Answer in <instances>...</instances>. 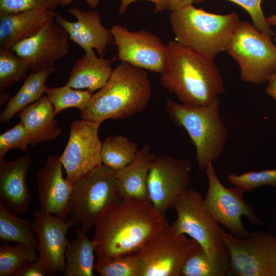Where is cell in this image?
<instances>
[{
	"label": "cell",
	"mask_w": 276,
	"mask_h": 276,
	"mask_svg": "<svg viewBox=\"0 0 276 276\" xmlns=\"http://www.w3.org/2000/svg\"><path fill=\"white\" fill-rule=\"evenodd\" d=\"M167 222L150 201L125 198L109 204L94 226L97 261L136 253Z\"/></svg>",
	"instance_id": "1"
},
{
	"label": "cell",
	"mask_w": 276,
	"mask_h": 276,
	"mask_svg": "<svg viewBox=\"0 0 276 276\" xmlns=\"http://www.w3.org/2000/svg\"><path fill=\"white\" fill-rule=\"evenodd\" d=\"M166 45L167 60L160 74L162 85L188 106H204L218 99L224 86L214 59L176 41L171 40Z\"/></svg>",
	"instance_id": "2"
},
{
	"label": "cell",
	"mask_w": 276,
	"mask_h": 276,
	"mask_svg": "<svg viewBox=\"0 0 276 276\" xmlns=\"http://www.w3.org/2000/svg\"><path fill=\"white\" fill-rule=\"evenodd\" d=\"M152 94L146 71L121 62L112 70L106 84L95 94L81 119L102 123L133 116L147 106Z\"/></svg>",
	"instance_id": "3"
},
{
	"label": "cell",
	"mask_w": 276,
	"mask_h": 276,
	"mask_svg": "<svg viewBox=\"0 0 276 276\" xmlns=\"http://www.w3.org/2000/svg\"><path fill=\"white\" fill-rule=\"evenodd\" d=\"M170 21L176 41L214 59L226 51L240 20L235 12L214 14L190 4L171 11Z\"/></svg>",
	"instance_id": "4"
},
{
	"label": "cell",
	"mask_w": 276,
	"mask_h": 276,
	"mask_svg": "<svg viewBox=\"0 0 276 276\" xmlns=\"http://www.w3.org/2000/svg\"><path fill=\"white\" fill-rule=\"evenodd\" d=\"M218 99L201 106H191L166 99L165 109L169 117L188 133L195 147L199 171L205 170L224 151L228 134L222 120Z\"/></svg>",
	"instance_id": "5"
},
{
	"label": "cell",
	"mask_w": 276,
	"mask_h": 276,
	"mask_svg": "<svg viewBox=\"0 0 276 276\" xmlns=\"http://www.w3.org/2000/svg\"><path fill=\"white\" fill-rule=\"evenodd\" d=\"M173 209L177 216L171 225L176 232L188 235L212 258L229 262V252L223 238L226 231L207 211L200 192L188 189L178 198Z\"/></svg>",
	"instance_id": "6"
},
{
	"label": "cell",
	"mask_w": 276,
	"mask_h": 276,
	"mask_svg": "<svg viewBox=\"0 0 276 276\" xmlns=\"http://www.w3.org/2000/svg\"><path fill=\"white\" fill-rule=\"evenodd\" d=\"M226 52L238 63L244 82L263 84L276 68V46L251 23L240 21Z\"/></svg>",
	"instance_id": "7"
},
{
	"label": "cell",
	"mask_w": 276,
	"mask_h": 276,
	"mask_svg": "<svg viewBox=\"0 0 276 276\" xmlns=\"http://www.w3.org/2000/svg\"><path fill=\"white\" fill-rule=\"evenodd\" d=\"M121 197L116 171L102 165L85 178L73 184L67 221L70 226L78 223L87 233L103 210Z\"/></svg>",
	"instance_id": "8"
},
{
	"label": "cell",
	"mask_w": 276,
	"mask_h": 276,
	"mask_svg": "<svg viewBox=\"0 0 276 276\" xmlns=\"http://www.w3.org/2000/svg\"><path fill=\"white\" fill-rule=\"evenodd\" d=\"M196 242L176 232L167 222L135 253L139 276H181L185 259Z\"/></svg>",
	"instance_id": "9"
},
{
	"label": "cell",
	"mask_w": 276,
	"mask_h": 276,
	"mask_svg": "<svg viewBox=\"0 0 276 276\" xmlns=\"http://www.w3.org/2000/svg\"><path fill=\"white\" fill-rule=\"evenodd\" d=\"M208 187L204 202L213 218L228 233L241 238H248L250 233L244 227L242 216L252 224L261 225L262 221L256 215L251 206L243 198L244 190L239 187L227 188L220 181L213 163L205 170Z\"/></svg>",
	"instance_id": "10"
},
{
	"label": "cell",
	"mask_w": 276,
	"mask_h": 276,
	"mask_svg": "<svg viewBox=\"0 0 276 276\" xmlns=\"http://www.w3.org/2000/svg\"><path fill=\"white\" fill-rule=\"evenodd\" d=\"M223 241L229 254L227 275L276 276V237L255 231L245 239L226 232Z\"/></svg>",
	"instance_id": "11"
},
{
	"label": "cell",
	"mask_w": 276,
	"mask_h": 276,
	"mask_svg": "<svg viewBox=\"0 0 276 276\" xmlns=\"http://www.w3.org/2000/svg\"><path fill=\"white\" fill-rule=\"evenodd\" d=\"M100 124L80 119L71 125L69 139L60 160L65 170L66 178L73 184L102 165V142L98 135Z\"/></svg>",
	"instance_id": "12"
},
{
	"label": "cell",
	"mask_w": 276,
	"mask_h": 276,
	"mask_svg": "<svg viewBox=\"0 0 276 276\" xmlns=\"http://www.w3.org/2000/svg\"><path fill=\"white\" fill-rule=\"evenodd\" d=\"M192 166L190 161L167 155H155L147 180L149 199L163 215L173 209L188 189Z\"/></svg>",
	"instance_id": "13"
},
{
	"label": "cell",
	"mask_w": 276,
	"mask_h": 276,
	"mask_svg": "<svg viewBox=\"0 0 276 276\" xmlns=\"http://www.w3.org/2000/svg\"><path fill=\"white\" fill-rule=\"evenodd\" d=\"M110 31L118 51L116 59L145 71L160 74L163 72L167 45L157 36L144 30L132 32L119 25L113 26Z\"/></svg>",
	"instance_id": "14"
},
{
	"label": "cell",
	"mask_w": 276,
	"mask_h": 276,
	"mask_svg": "<svg viewBox=\"0 0 276 276\" xmlns=\"http://www.w3.org/2000/svg\"><path fill=\"white\" fill-rule=\"evenodd\" d=\"M33 229L37 236L39 251L37 260L45 275L63 273L65 252L69 239L66 234L71 227L65 218L40 211L34 214Z\"/></svg>",
	"instance_id": "15"
},
{
	"label": "cell",
	"mask_w": 276,
	"mask_h": 276,
	"mask_svg": "<svg viewBox=\"0 0 276 276\" xmlns=\"http://www.w3.org/2000/svg\"><path fill=\"white\" fill-rule=\"evenodd\" d=\"M68 39L66 31L53 20L11 49L27 61L30 70L38 72L53 67L56 61L68 54Z\"/></svg>",
	"instance_id": "16"
},
{
	"label": "cell",
	"mask_w": 276,
	"mask_h": 276,
	"mask_svg": "<svg viewBox=\"0 0 276 276\" xmlns=\"http://www.w3.org/2000/svg\"><path fill=\"white\" fill-rule=\"evenodd\" d=\"M60 156L50 155L36 174L40 211L65 218L70 210L73 184L62 175Z\"/></svg>",
	"instance_id": "17"
},
{
	"label": "cell",
	"mask_w": 276,
	"mask_h": 276,
	"mask_svg": "<svg viewBox=\"0 0 276 276\" xmlns=\"http://www.w3.org/2000/svg\"><path fill=\"white\" fill-rule=\"evenodd\" d=\"M68 12L77 21H68L59 13H56L54 20L66 31L69 39L85 52L94 49L99 57L104 58L107 47L113 43V37L110 30L102 25L100 13L97 10L86 11L77 7L70 8Z\"/></svg>",
	"instance_id": "18"
},
{
	"label": "cell",
	"mask_w": 276,
	"mask_h": 276,
	"mask_svg": "<svg viewBox=\"0 0 276 276\" xmlns=\"http://www.w3.org/2000/svg\"><path fill=\"white\" fill-rule=\"evenodd\" d=\"M32 165V153L13 161L0 160V202L11 213L24 214L30 208L32 196L26 182Z\"/></svg>",
	"instance_id": "19"
},
{
	"label": "cell",
	"mask_w": 276,
	"mask_h": 276,
	"mask_svg": "<svg viewBox=\"0 0 276 276\" xmlns=\"http://www.w3.org/2000/svg\"><path fill=\"white\" fill-rule=\"evenodd\" d=\"M54 10H32L0 16V49H11L54 20Z\"/></svg>",
	"instance_id": "20"
},
{
	"label": "cell",
	"mask_w": 276,
	"mask_h": 276,
	"mask_svg": "<svg viewBox=\"0 0 276 276\" xmlns=\"http://www.w3.org/2000/svg\"><path fill=\"white\" fill-rule=\"evenodd\" d=\"M155 155L146 145L139 150L130 164L116 171L117 187L122 198H130L150 201L147 180L149 170Z\"/></svg>",
	"instance_id": "21"
},
{
	"label": "cell",
	"mask_w": 276,
	"mask_h": 276,
	"mask_svg": "<svg viewBox=\"0 0 276 276\" xmlns=\"http://www.w3.org/2000/svg\"><path fill=\"white\" fill-rule=\"evenodd\" d=\"M18 116L30 134L33 146L54 140L62 132L57 126L54 106L47 96H42L20 111Z\"/></svg>",
	"instance_id": "22"
},
{
	"label": "cell",
	"mask_w": 276,
	"mask_h": 276,
	"mask_svg": "<svg viewBox=\"0 0 276 276\" xmlns=\"http://www.w3.org/2000/svg\"><path fill=\"white\" fill-rule=\"evenodd\" d=\"M114 59L97 56L94 50L85 52L74 65L66 84L75 89H86L92 93L101 89L111 75Z\"/></svg>",
	"instance_id": "23"
},
{
	"label": "cell",
	"mask_w": 276,
	"mask_h": 276,
	"mask_svg": "<svg viewBox=\"0 0 276 276\" xmlns=\"http://www.w3.org/2000/svg\"><path fill=\"white\" fill-rule=\"evenodd\" d=\"M95 245L86 233L77 228L76 236L69 239L66 248L64 276H93Z\"/></svg>",
	"instance_id": "24"
},
{
	"label": "cell",
	"mask_w": 276,
	"mask_h": 276,
	"mask_svg": "<svg viewBox=\"0 0 276 276\" xmlns=\"http://www.w3.org/2000/svg\"><path fill=\"white\" fill-rule=\"evenodd\" d=\"M55 67L33 72L28 75L16 95L9 101L0 116V122L8 123L17 113L40 99L47 87L45 82Z\"/></svg>",
	"instance_id": "25"
},
{
	"label": "cell",
	"mask_w": 276,
	"mask_h": 276,
	"mask_svg": "<svg viewBox=\"0 0 276 276\" xmlns=\"http://www.w3.org/2000/svg\"><path fill=\"white\" fill-rule=\"evenodd\" d=\"M229 262L210 256L197 242L189 251L181 270V276H225Z\"/></svg>",
	"instance_id": "26"
},
{
	"label": "cell",
	"mask_w": 276,
	"mask_h": 276,
	"mask_svg": "<svg viewBox=\"0 0 276 276\" xmlns=\"http://www.w3.org/2000/svg\"><path fill=\"white\" fill-rule=\"evenodd\" d=\"M0 239L38 249V243L32 222L17 217L0 202Z\"/></svg>",
	"instance_id": "27"
},
{
	"label": "cell",
	"mask_w": 276,
	"mask_h": 276,
	"mask_svg": "<svg viewBox=\"0 0 276 276\" xmlns=\"http://www.w3.org/2000/svg\"><path fill=\"white\" fill-rule=\"evenodd\" d=\"M139 150L136 143L122 135L109 136L102 142V163L115 171H118L132 162Z\"/></svg>",
	"instance_id": "28"
},
{
	"label": "cell",
	"mask_w": 276,
	"mask_h": 276,
	"mask_svg": "<svg viewBox=\"0 0 276 276\" xmlns=\"http://www.w3.org/2000/svg\"><path fill=\"white\" fill-rule=\"evenodd\" d=\"M45 93L53 105L55 116L70 107L77 108L80 112L83 111L94 95L88 90L75 89L66 84L58 87H47Z\"/></svg>",
	"instance_id": "29"
},
{
	"label": "cell",
	"mask_w": 276,
	"mask_h": 276,
	"mask_svg": "<svg viewBox=\"0 0 276 276\" xmlns=\"http://www.w3.org/2000/svg\"><path fill=\"white\" fill-rule=\"evenodd\" d=\"M38 258L34 247L20 243L3 244L0 247V276H14L24 265Z\"/></svg>",
	"instance_id": "30"
},
{
	"label": "cell",
	"mask_w": 276,
	"mask_h": 276,
	"mask_svg": "<svg viewBox=\"0 0 276 276\" xmlns=\"http://www.w3.org/2000/svg\"><path fill=\"white\" fill-rule=\"evenodd\" d=\"M29 70L27 61L11 49H0V91L26 79Z\"/></svg>",
	"instance_id": "31"
},
{
	"label": "cell",
	"mask_w": 276,
	"mask_h": 276,
	"mask_svg": "<svg viewBox=\"0 0 276 276\" xmlns=\"http://www.w3.org/2000/svg\"><path fill=\"white\" fill-rule=\"evenodd\" d=\"M96 270L101 276H139L140 264L136 254L103 261H97Z\"/></svg>",
	"instance_id": "32"
},
{
	"label": "cell",
	"mask_w": 276,
	"mask_h": 276,
	"mask_svg": "<svg viewBox=\"0 0 276 276\" xmlns=\"http://www.w3.org/2000/svg\"><path fill=\"white\" fill-rule=\"evenodd\" d=\"M227 179L233 185L250 193L263 186L276 187V169L248 171L239 175L231 173Z\"/></svg>",
	"instance_id": "33"
},
{
	"label": "cell",
	"mask_w": 276,
	"mask_h": 276,
	"mask_svg": "<svg viewBox=\"0 0 276 276\" xmlns=\"http://www.w3.org/2000/svg\"><path fill=\"white\" fill-rule=\"evenodd\" d=\"M32 142L29 132L21 122L6 130L0 135V160L4 159L7 152L12 149L26 151Z\"/></svg>",
	"instance_id": "34"
},
{
	"label": "cell",
	"mask_w": 276,
	"mask_h": 276,
	"mask_svg": "<svg viewBox=\"0 0 276 276\" xmlns=\"http://www.w3.org/2000/svg\"><path fill=\"white\" fill-rule=\"evenodd\" d=\"M60 0H0V16L32 10H54Z\"/></svg>",
	"instance_id": "35"
},
{
	"label": "cell",
	"mask_w": 276,
	"mask_h": 276,
	"mask_svg": "<svg viewBox=\"0 0 276 276\" xmlns=\"http://www.w3.org/2000/svg\"><path fill=\"white\" fill-rule=\"evenodd\" d=\"M204 0H194L199 4ZM242 7L250 15L254 26L261 33L269 37L275 33L268 24L261 8L263 0H228Z\"/></svg>",
	"instance_id": "36"
},
{
	"label": "cell",
	"mask_w": 276,
	"mask_h": 276,
	"mask_svg": "<svg viewBox=\"0 0 276 276\" xmlns=\"http://www.w3.org/2000/svg\"><path fill=\"white\" fill-rule=\"evenodd\" d=\"M45 274L37 261L27 263L21 266L14 276H45Z\"/></svg>",
	"instance_id": "37"
},
{
	"label": "cell",
	"mask_w": 276,
	"mask_h": 276,
	"mask_svg": "<svg viewBox=\"0 0 276 276\" xmlns=\"http://www.w3.org/2000/svg\"><path fill=\"white\" fill-rule=\"evenodd\" d=\"M138 0H121L119 7V12L124 13L127 10L128 6L132 2ZM154 4L155 9L154 12L158 13L165 10H170L171 0H146Z\"/></svg>",
	"instance_id": "38"
},
{
	"label": "cell",
	"mask_w": 276,
	"mask_h": 276,
	"mask_svg": "<svg viewBox=\"0 0 276 276\" xmlns=\"http://www.w3.org/2000/svg\"><path fill=\"white\" fill-rule=\"evenodd\" d=\"M266 93L272 98L276 102V68L272 73L267 80Z\"/></svg>",
	"instance_id": "39"
},
{
	"label": "cell",
	"mask_w": 276,
	"mask_h": 276,
	"mask_svg": "<svg viewBox=\"0 0 276 276\" xmlns=\"http://www.w3.org/2000/svg\"><path fill=\"white\" fill-rule=\"evenodd\" d=\"M194 0H171L170 11H174L182 8L187 5L192 4Z\"/></svg>",
	"instance_id": "40"
},
{
	"label": "cell",
	"mask_w": 276,
	"mask_h": 276,
	"mask_svg": "<svg viewBox=\"0 0 276 276\" xmlns=\"http://www.w3.org/2000/svg\"><path fill=\"white\" fill-rule=\"evenodd\" d=\"M60 5L65 7L75 0H60ZM89 6L91 8H95L98 5L100 0H85Z\"/></svg>",
	"instance_id": "41"
},
{
	"label": "cell",
	"mask_w": 276,
	"mask_h": 276,
	"mask_svg": "<svg viewBox=\"0 0 276 276\" xmlns=\"http://www.w3.org/2000/svg\"><path fill=\"white\" fill-rule=\"evenodd\" d=\"M268 24L271 26H273L276 28V14H272L266 18ZM276 33V31H275Z\"/></svg>",
	"instance_id": "42"
},
{
	"label": "cell",
	"mask_w": 276,
	"mask_h": 276,
	"mask_svg": "<svg viewBox=\"0 0 276 276\" xmlns=\"http://www.w3.org/2000/svg\"><path fill=\"white\" fill-rule=\"evenodd\" d=\"M9 95L5 91H1V104H4L10 100Z\"/></svg>",
	"instance_id": "43"
},
{
	"label": "cell",
	"mask_w": 276,
	"mask_h": 276,
	"mask_svg": "<svg viewBox=\"0 0 276 276\" xmlns=\"http://www.w3.org/2000/svg\"><path fill=\"white\" fill-rule=\"evenodd\" d=\"M274 44L276 46V35L274 36Z\"/></svg>",
	"instance_id": "44"
}]
</instances>
